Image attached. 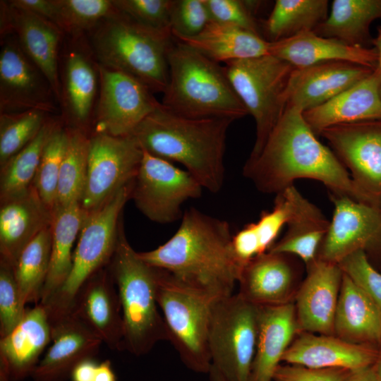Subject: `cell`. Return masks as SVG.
Segmentation results:
<instances>
[{"mask_svg":"<svg viewBox=\"0 0 381 381\" xmlns=\"http://www.w3.org/2000/svg\"><path fill=\"white\" fill-rule=\"evenodd\" d=\"M243 172L263 193L277 194L296 180L308 179L322 182L332 194L364 202L349 171L294 107H286L261 152L247 160Z\"/></svg>","mask_w":381,"mask_h":381,"instance_id":"1","label":"cell"},{"mask_svg":"<svg viewBox=\"0 0 381 381\" xmlns=\"http://www.w3.org/2000/svg\"><path fill=\"white\" fill-rule=\"evenodd\" d=\"M229 224L191 207L179 227L164 244L138 253L151 267L181 282L222 298L233 294L242 266L231 248Z\"/></svg>","mask_w":381,"mask_h":381,"instance_id":"2","label":"cell"},{"mask_svg":"<svg viewBox=\"0 0 381 381\" xmlns=\"http://www.w3.org/2000/svg\"><path fill=\"white\" fill-rule=\"evenodd\" d=\"M234 121L187 118L162 104L130 135L148 153L183 164L202 188L215 193L224 185L226 134Z\"/></svg>","mask_w":381,"mask_h":381,"instance_id":"3","label":"cell"},{"mask_svg":"<svg viewBox=\"0 0 381 381\" xmlns=\"http://www.w3.org/2000/svg\"><path fill=\"white\" fill-rule=\"evenodd\" d=\"M167 60L169 83L162 104L169 111L191 119L234 121L248 114L218 63L175 39Z\"/></svg>","mask_w":381,"mask_h":381,"instance_id":"4","label":"cell"},{"mask_svg":"<svg viewBox=\"0 0 381 381\" xmlns=\"http://www.w3.org/2000/svg\"><path fill=\"white\" fill-rule=\"evenodd\" d=\"M92 30L90 45L99 64L131 75L152 92L164 93L168 52L174 41L171 31L147 28L119 11Z\"/></svg>","mask_w":381,"mask_h":381,"instance_id":"5","label":"cell"},{"mask_svg":"<svg viewBox=\"0 0 381 381\" xmlns=\"http://www.w3.org/2000/svg\"><path fill=\"white\" fill-rule=\"evenodd\" d=\"M116 286L123 322V349L140 356L168 331L157 301L156 269L144 262L130 245L121 219L116 247L108 265Z\"/></svg>","mask_w":381,"mask_h":381,"instance_id":"6","label":"cell"},{"mask_svg":"<svg viewBox=\"0 0 381 381\" xmlns=\"http://www.w3.org/2000/svg\"><path fill=\"white\" fill-rule=\"evenodd\" d=\"M156 269V295L169 341L183 363L195 373L212 367L208 333L212 306L219 299Z\"/></svg>","mask_w":381,"mask_h":381,"instance_id":"7","label":"cell"},{"mask_svg":"<svg viewBox=\"0 0 381 381\" xmlns=\"http://www.w3.org/2000/svg\"><path fill=\"white\" fill-rule=\"evenodd\" d=\"M132 185L122 188L98 208L85 211L69 275L50 299L42 304L51 323L69 314L83 286L109 265L116 247L121 212L131 199Z\"/></svg>","mask_w":381,"mask_h":381,"instance_id":"8","label":"cell"},{"mask_svg":"<svg viewBox=\"0 0 381 381\" xmlns=\"http://www.w3.org/2000/svg\"><path fill=\"white\" fill-rule=\"evenodd\" d=\"M225 64L224 71L234 91L255 122L256 138L248 158L253 159L286 109V89L295 67L272 54Z\"/></svg>","mask_w":381,"mask_h":381,"instance_id":"9","label":"cell"},{"mask_svg":"<svg viewBox=\"0 0 381 381\" xmlns=\"http://www.w3.org/2000/svg\"><path fill=\"white\" fill-rule=\"evenodd\" d=\"M260 306L237 294L217 300L212 309L208 346L212 365L226 381H250Z\"/></svg>","mask_w":381,"mask_h":381,"instance_id":"10","label":"cell"},{"mask_svg":"<svg viewBox=\"0 0 381 381\" xmlns=\"http://www.w3.org/2000/svg\"><path fill=\"white\" fill-rule=\"evenodd\" d=\"M202 190L201 185L186 170L143 150L131 198L149 219L169 224L182 217L183 203L200 197Z\"/></svg>","mask_w":381,"mask_h":381,"instance_id":"11","label":"cell"},{"mask_svg":"<svg viewBox=\"0 0 381 381\" xmlns=\"http://www.w3.org/2000/svg\"><path fill=\"white\" fill-rule=\"evenodd\" d=\"M143 150L132 136H113L93 132L90 135L87 176L80 200L82 208L92 211L133 183Z\"/></svg>","mask_w":381,"mask_h":381,"instance_id":"12","label":"cell"},{"mask_svg":"<svg viewBox=\"0 0 381 381\" xmlns=\"http://www.w3.org/2000/svg\"><path fill=\"white\" fill-rule=\"evenodd\" d=\"M333 152L349 170L365 202H381V120L339 124L322 130ZM348 171V170H347Z\"/></svg>","mask_w":381,"mask_h":381,"instance_id":"13","label":"cell"},{"mask_svg":"<svg viewBox=\"0 0 381 381\" xmlns=\"http://www.w3.org/2000/svg\"><path fill=\"white\" fill-rule=\"evenodd\" d=\"M99 87L93 132L121 137L136 127L162 103L137 79L98 64Z\"/></svg>","mask_w":381,"mask_h":381,"instance_id":"14","label":"cell"},{"mask_svg":"<svg viewBox=\"0 0 381 381\" xmlns=\"http://www.w3.org/2000/svg\"><path fill=\"white\" fill-rule=\"evenodd\" d=\"M3 37L0 52L1 114L29 109L54 112V101L57 99L47 78L25 54L15 35Z\"/></svg>","mask_w":381,"mask_h":381,"instance_id":"15","label":"cell"},{"mask_svg":"<svg viewBox=\"0 0 381 381\" xmlns=\"http://www.w3.org/2000/svg\"><path fill=\"white\" fill-rule=\"evenodd\" d=\"M334 212L317 259L339 264L352 253L381 244V207L332 194Z\"/></svg>","mask_w":381,"mask_h":381,"instance_id":"16","label":"cell"},{"mask_svg":"<svg viewBox=\"0 0 381 381\" xmlns=\"http://www.w3.org/2000/svg\"><path fill=\"white\" fill-rule=\"evenodd\" d=\"M1 33H13L28 58L47 78L61 102L59 44L63 31L52 22L30 11L1 3Z\"/></svg>","mask_w":381,"mask_h":381,"instance_id":"17","label":"cell"},{"mask_svg":"<svg viewBox=\"0 0 381 381\" xmlns=\"http://www.w3.org/2000/svg\"><path fill=\"white\" fill-rule=\"evenodd\" d=\"M295 298L299 332L334 335V318L343 272L338 264L316 259Z\"/></svg>","mask_w":381,"mask_h":381,"instance_id":"18","label":"cell"},{"mask_svg":"<svg viewBox=\"0 0 381 381\" xmlns=\"http://www.w3.org/2000/svg\"><path fill=\"white\" fill-rule=\"evenodd\" d=\"M52 345L31 375L34 381H66L81 361L95 358L102 340L73 313L51 323Z\"/></svg>","mask_w":381,"mask_h":381,"instance_id":"19","label":"cell"},{"mask_svg":"<svg viewBox=\"0 0 381 381\" xmlns=\"http://www.w3.org/2000/svg\"><path fill=\"white\" fill-rule=\"evenodd\" d=\"M374 70L348 61L294 68L286 89V107L303 112L318 107L353 86Z\"/></svg>","mask_w":381,"mask_h":381,"instance_id":"20","label":"cell"},{"mask_svg":"<svg viewBox=\"0 0 381 381\" xmlns=\"http://www.w3.org/2000/svg\"><path fill=\"white\" fill-rule=\"evenodd\" d=\"M71 312L110 349L123 350L121 302L108 266L94 274L83 286Z\"/></svg>","mask_w":381,"mask_h":381,"instance_id":"21","label":"cell"},{"mask_svg":"<svg viewBox=\"0 0 381 381\" xmlns=\"http://www.w3.org/2000/svg\"><path fill=\"white\" fill-rule=\"evenodd\" d=\"M380 346L349 342L335 335L302 332L287 348L282 361L310 368L353 372L373 366Z\"/></svg>","mask_w":381,"mask_h":381,"instance_id":"22","label":"cell"},{"mask_svg":"<svg viewBox=\"0 0 381 381\" xmlns=\"http://www.w3.org/2000/svg\"><path fill=\"white\" fill-rule=\"evenodd\" d=\"M51 341L52 325L44 306L27 308L18 325L0 339V368L11 381L31 377Z\"/></svg>","mask_w":381,"mask_h":381,"instance_id":"23","label":"cell"},{"mask_svg":"<svg viewBox=\"0 0 381 381\" xmlns=\"http://www.w3.org/2000/svg\"><path fill=\"white\" fill-rule=\"evenodd\" d=\"M72 42L64 55L60 103L71 128L87 132L99 87L98 63L90 54V47L85 49L80 40Z\"/></svg>","mask_w":381,"mask_h":381,"instance_id":"24","label":"cell"},{"mask_svg":"<svg viewBox=\"0 0 381 381\" xmlns=\"http://www.w3.org/2000/svg\"><path fill=\"white\" fill-rule=\"evenodd\" d=\"M381 71L369 75L325 103L303 112L316 135L332 126L381 120Z\"/></svg>","mask_w":381,"mask_h":381,"instance_id":"25","label":"cell"},{"mask_svg":"<svg viewBox=\"0 0 381 381\" xmlns=\"http://www.w3.org/2000/svg\"><path fill=\"white\" fill-rule=\"evenodd\" d=\"M53 212L35 188L1 202L0 260L14 267L26 246L52 224Z\"/></svg>","mask_w":381,"mask_h":381,"instance_id":"26","label":"cell"},{"mask_svg":"<svg viewBox=\"0 0 381 381\" xmlns=\"http://www.w3.org/2000/svg\"><path fill=\"white\" fill-rule=\"evenodd\" d=\"M270 54L295 68L335 61H348L373 70L378 65L375 48L349 44L335 38L320 36L313 31L271 42Z\"/></svg>","mask_w":381,"mask_h":381,"instance_id":"27","label":"cell"},{"mask_svg":"<svg viewBox=\"0 0 381 381\" xmlns=\"http://www.w3.org/2000/svg\"><path fill=\"white\" fill-rule=\"evenodd\" d=\"M287 255L267 251L249 261L241 270L237 294L258 306L291 302L295 276Z\"/></svg>","mask_w":381,"mask_h":381,"instance_id":"28","label":"cell"},{"mask_svg":"<svg viewBox=\"0 0 381 381\" xmlns=\"http://www.w3.org/2000/svg\"><path fill=\"white\" fill-rule=\"evenodd\" d=\"M299 332L294 303L260 306L250 381H272L282 356Z\"/></svg>","mask_w":381,"mask_h":381,"instance_id":"29","label":"cell"},{"mask_svg":"<svg viewBox=\"0 0 381 381\" xmlns=\"http://www.w3.org/2000/svg\"><path fill=\"white\" fill-rule=\"evenodd\" d=\"M334 327V335L346 341L381 346V313L344 273Z\"/></svg>","mask_w":381,"mask_h":381,"instance_id":"30","label":"cell"},{"mask_svg":"<svg viewBox=\"0 0 381 381\" xmlns=\"http://www.w3.org/2000/svg\"><path fill=\"white\" fill-rule=\"evenodd\" d=\"M175 40L218 64L267 55L271 47L258 34L212 21L195 36Z\"/></svg>","mask_w":381,"mask_h":381,"instance_id":"31","label":"cell"},{"mask_svg":"<svg viewBox=\"0 0 381 381\" xmlns=\"http://www.w3.org/2000/svg\"><path fill=\"white\" fill-rule=\"evenodd\" d=\"M86 212L80 203L56 207L51 224L50 265L43 288L40 304L46 303L59 289L72 267L73 244L79 235Z\"/></svg>","mask_w":381,"mask_h":381,"instance_id":"32","label":"cell"},{"mask_svg":"<svg viewBox=\"0 0 381 381\" xmlns=\"http://www.w3.org/2000/svg\"><path fill=\"white\" fill-rule=\"evenodd\" d=\"M329 223L298 191L286 233L268 251L296 255L308 267L316 260Z\"/></svg>","mask_w":381,"mask_h":381,"instance_id":"33","label":"cell"},{"mask_svg":"<svg viewBox=\"0 0 381 381\" xmlns=\"http://www.w3.org/2000/svg\"><path fill=\"white\" fill-rule=\"evenodd\" d=\"M381 18V0H334L327 19L315 30L317 35L364 47L370 23Z\"/></svg>","mask_w":381,"mask_h":381,"instance_id":"34","label":"cell"},{"mask_svg":"<svg viewBox=\"0 0 381 381\" xmlns=\"http://www.w3.org/2000/svg\"><path fill=\"white\" fill-rule=\"evenodd\" d=\"M327 0H277L264 23L266 40L274 42L314 31L327 18Z\"/></svg>","mask_w":381,"mask_h":381,"instance_id":"35","label":"cell"},{"mask_svg":"<svg viewBox=\"0 0 381 381\" xmlns=\"http://www.w3.org/2000/svg\"><path fill=\"white\" fill-rule=\"evenodd\" d=\"M62 119L49 117L36 137L1 166V202L21 195L32 187L45 143Z\"/></svg>","mask_w":381,"mask_h":381,"instance_id":"36","label":"cell"},{"mask_svg":"<svg viewBox=\"0 0 381 381\" xmlns=\"http://www.w3.org/2000/svg\"><path fill=\"white\" fill-rule=\"evenodd\" d=\"M52 250L51 225L23 250L14 267L15 277L25 304L40 303L48 274Z\"/></svg>","mask_w":381,"mask_h":381,"instance_id":"37","label":"cell"},{"mask_svg":"<svg viewBox=\"0 0 381 381\" xmlns=\"http://www.w3.org/2000/svg\"><path fill=\"white\" fill-rule=\"evenodd\" d=\"M68 140L59 172L55 209L80 202L87 181L90 136L87 131L79 128L68 127Z\"/></svg>","mask_w":381,"mask_h":381,"instance_id":"38","label":"cell"},{"mask_svg":"<svg viewBox=\"0 0 381 381\" xmlns=\"http://www.w3.org/2000/svg\"><path fill=\"white\" fill-rule=\"evenodd\" d=\"M51 22L64 33L80 36L119 12L109 0H53Z\"/></svg>","mask_w":381,"mask_h":381,"instance_id":"39","label":"cell"},{"mask_svg":"<svg viewBox=\"0 0 381 381\" xmlns=\"http://www.w3.org/2000/svg\"><path fill=\"white\" fill-rule=\"evenodd\" d=\"M62 121L53 131L44 147L32 183L45 205L54 212L61 164L66 151L68 131Z\"/></svg>","mask_w":381,"mask_h":381,"instance_id":"40","label":"cell"},{"mask_svg":"<svg viewBox=\"0 0 381 381\" xmlns=\"http://www.w3.org/2000/svg\"><path fill=\"white\" fill-rule=\"evenodd\" d=\"M47 114L37 109L0 114V167L36 137Z\"/></svg>","mask_w":381,"mask_h":381,"instance_id":"41","label":"cell"},{"mask_svg":"<svg viewBox=\"0 0 381 381\" xmlns=\"http://www.w3.org/2000/svg\"><path fill=\"white\" fill-rule=\"evenodd\" d=\"M298 193L292 185L277 193L273 209L262 212L259 220L255 223L262 254L275 243L281 229L290 221Z\"/></svg>","mask_w":381,"mask_h":381,"instance_id":"42","label":"cell"},{"mask_svg":"<svg viewBox=\"0 0 381 381\" xmlns=\"http://www.w3.org/2000/svg\"><path fill=\"white\" fill-rule=\"evenodd\" d=\"M15 277L13 266L0 260V337L20 322L27 308Z\"/></svg>","mask_w":381,"mask_h":381,"instance_id":"43","label":"cell"},{"mask_svg":"<svg viewBox=\"0 0 381 381\" xmlns=\"http://www.w3.org/2000/svg\"><path fill=\"white\" fill-rule=\"evenodd\" d=\"M211 21L205 0H173L170 26L174 38L195 36Z\"/></svg>","mask_w":381,"mask_h":381,"instance_id":"44","label":"cell"},{"mask_svg":"<svg viewBox=\"0 0 381 381\" xmlns=\"http://www.w3.org/2000/svg\"><path fill=\"white\" fill-rule=\"evenodd\" d=\"M116 8L134 21L158 30H170L173 0H113Z\"/></svg>","mask_w":381,"mask_h":381,"instance_id":"45","label":"cell"},{"mask_svg":"<svg viewBox=\"0 0 381 381\" xmlns=\"http://www.w3.org/2000/svg\"><path fill=\"white\" fill-rule=\"evenodd\" d=\"M338 265L343 273L366 294L381 313V272L373 267L365 251L356 250Z\"/></svg>","mask_w":381,"mask_h":381,"instance_id":"46","label":"cell"},{"mask_svg":"<svg viewBox=\"0 0 381 381\" xmlns=\"http://www.w3.org/2000/svg\"><path fill=\"white\" fill-rule=\"evenodd\" d=\"M212 22L238 27L259 34L253 12L258 1L205 0Z\"/></svg>","mask_w":381,"mask_h":381,"instance_id":"47","label":"cell"},{"mask_svg":"<svg viewBox=\"0 0 381 381\" xmlns=\"http://www.w3.org/2000/svg\"><path fill=\"white\" fill-rule=\"evenodd\" d=\"M351 372L341 368H310L298 365H279L274 381H345Z\"/></svg>","mask_w":381,"mask_h":381,"instance_id":"48","label":"cell"},{"mask_svg":"<svg viewBox=\"0 0 381 381\" xmlns=\"http://www.w3.org/2000/svg\"><path fill=\"white\" fill-rule=\"evenodd\" d=\"M231 248L242 268L252 259L262 254L254 222L246 224L242 229L232 236Z\"/></svg>","mask_w":381,"mask_h":381,"instance_id":"49","label":"cell"},{"mask_svg":"<svg viewBox=\"0 0 381 381\" xmlns=\"http://www.w3.org/2000/svg\"><path fill=\"white\" fill-rule=\"evenodd\" d=\"M95 358H87L79 363L73 370L71 381H92L97 366Z\"/></svg>","mask_w":381,"mask_h":381,"instance_id":"50","label":"cell"},{"mask_svg":"<svg viewBox=\"0 0 381 381\" xmlns=\"http://www.w3.org/2000/svg\"><path fill=\"white\" fill-rule=\"evenodd\" d=\"M92 381H116L110 361L106 360L97 364Z\"/></svg>","mask_w":381,"mask_h":381,"instance_id":"51","label":"cell"},{"mask_svg":"<svg viewBox=\"0 0 381 381\" xmlns=\"http://www.w3.org/2000/svg\"><path fill=\"white\" fill-rule=\"evenodd\" d=\"M345 381H378L371 367L351 372Z\"/></svg>","mask_w":381,"mask_h":381,"instance_id":"52","label":"cell"},{"mask_svg":"<svg viewBox=\"0 0 381 381\" xmlns=\"http://www.w3.org/2000/svg\"><path fill=\"white\" fill-rule=\"evenodd\" d=\"M373 43L377 53L378 65L377 67L381 71V26L377 28V36L373 40Z\"/></svg>","mask_w":381,"mask_h":381,"instance_id":"53","label":"cell"},{"mask_svg":"<svg viewBox=\"0 0 381 381\" xmlns=\"http://www.w3.org/2000/svg\"><path fill=\"white\" fill-rule=\"evenodd\" d=\"M378 381H381V346L379 349L377 358L372 366Z\"/></svg>","mask_w":381,"mask_h":381,"instance_id":"54","label":"cell"},{"mask_svg":"<svg viewBox=\"0 0 381 381\" xmlns=\"http://www.w3.org/2000/svg\"><path fill=\"white\" fill-rule=\"evenodd\" d=\"M209 375V381H226L219 371L212 365Z\"/></svg>","mask_w":381,"mask_h":381,"instance_id":"55","label":"cell"},{"mask_svg":"<svg viewBox=\"0 0 381 381\" xmlns=\"http://www.w3.org/2000/svg\"><path fill=\"white\" fill-rule=\"evenodd\" d=\"M0 381H11L6 372L0 369Z\"/></svg>","mask_w":381,"mask_h":381,"instance_id":"56","label":"cell"},{"mask_svg":"<svg viewBox=\"0 0 381 381\" xmlns=\"http://www.w3.org/2000/svg\"><path fill=\"white\" fill-rule=\"evenodd\" d=\"M380 95H381V84H380Z\"/></svg>","mask_w":381,"mask_h":381,"instance_id":"57","label":"cell"}]
</instances>
